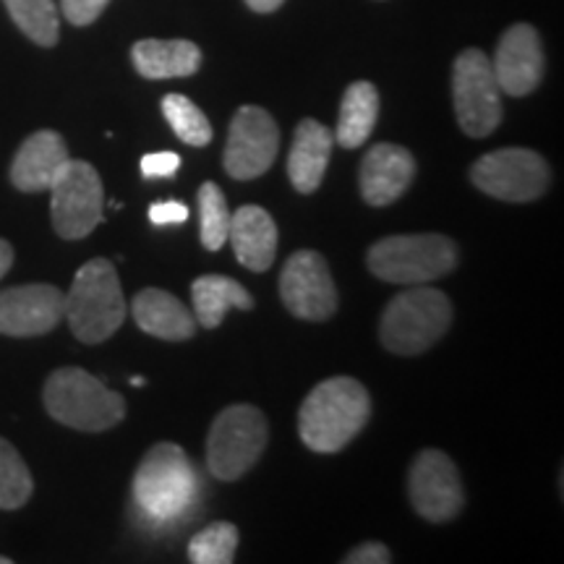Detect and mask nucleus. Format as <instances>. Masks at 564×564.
<instances>
[{"label":"nucleus","instance_id":"f257e3e1","mask_svg":"<svg viewBox=\"0 0 564 564\" xmlns=\"http://www.w3.org/2000/svg\"><path fill=\"white\" fill-rule=\"evenodd\" d=\"M371 398L358 379L335 377L316 384L299 411V436L312 453L345 449L369 423Z\"/></svg>","mask_w":564,"mask_h":564},{"label":"nucleus","instance_id":"f03ea898","mask_svg":"<svg viewBox=\"0 0 564 564\" xmlns=\"http://www.w3.org/2000/svg\"><path fill=\"white\" fill-rule=\"evenodd\" d=\"M199 478L183 447L173 442L154 444L133 476V505L152 525H171L192 510Z\"/></svg>","mask_w":564,"mask_h":564},{"label":"nucleus","instance_id":"7ed1b4c3","mask_svg":"<svg viewBox=\"0 0 564 564\" xmlns=\"http://www.w3.org/2000/svg\"><path fill=\"white\" fill-rule=\"evenodd\" d=\"M63 319L84 345H100L121 329L126 322V299L110 259L100 257L82 264L70 282Z\"/></svg>","mask_w":564,"mask_h":564},{"label":"nucleus","instance_id":"20e7f679","mask_svg":"<svg viewBox=\"0 0 564 564\" xmlns=\"http://www.w3.org/2000/svg\"><path fill=\"white\" fill-rule=\"evenodd\" d=\"M42 400L55 421L76 432H108L126 419L121 394L76 366L53 371L42 390Z\"/></svg>","mask_w":564,"mask_h":564},{"label":"nucleus","instance_id":"39448f33","mask_svg":"<svg viewBox=\"0 0 564 564\" xmlns=\"http://www.w3.org/2000/svg\"><path fill=\"white\" fill-rule=\"evenodd\" d=\"M453 324V303L436 288L411 285L387 303L379 340L394 356H419L440 343Z\"/></svg>","mask_w":564,"mask_h":564},{"label":"nucleus","instance_id":"423d86ee","mask_svg":"<svg viewBox=\"0 0 564 564\" xmlns=\"http://www.w3.org/2000/svg\"><path fill=\"white\" fill-rule=\"evenodd\" d=\"M373 278L394 285H421L440 280L457 267V246L440 232L390 236L377 241L366 253Z\"/></svg>","mask_w":564,"mask_h":564},{"label":"nucleus","instance_id":"0eeeda50","mask_svg":"<svg viewBox=\"0 0 564 564\" xmlns=\"http://www.w3.org/2000/svg\"><path fill=\"white\" fill-rule=\"evenodd\" d=\"M267 419L253 405H230L212 421L207 436V468L220 481L249 474L267 447Z\"/></svg>","mask_w":564,"mask_h":564},{"label":"nucleus","instance_id":"6e6552de","mask_svg":"<svg viewBox=\"0 0 564 564\" xmlns=\"http://www.w3.org/2000/svg\"><path fill=\"white\" fill-rule=\"evenodd\" d=\"M453 102L460 129L474 139L489 137L502 123V89L494 76L489 55L468 47L453 66Z\"/></svg>","mask_w":564,"mask_h":564},{"label":"nucleus","instance_id":"1a4fd4ad","mask_svg":"<svg viewBox=\"0 0 564 564\" xmlns=\"http://www.w3.org/2000/svg\"><path fill=\"white\" fill-rule=\"evenodd\" d=\"M47 192L53 228L63 241H82L102 223L105 188L89 162L70 158Z\"/></svg>","mask_w":564,"mask_h":564},{"label":"nucleus","instance_id":"9d476101","mask_svg":"<svg viewBox=\"0 0 564 564\" xmlns=\"http://www.w3.org/2000/svg\"><path fill=\"white\" fill-rule=\"evenodd\" d=\"M470 181L478 192L499 202H535L552 186V171L546 160L533 150H499L484 154L470 167Z\"/></svg>","mask_w":564,"mask_h":564},{"label":"nucleus","instance_id":"9b49d317","mask_svg":"<svg viewBox=\"0 0 564 564\" xmlns=\"http://www.w3.org/2000/svg\"><path fill=\"white\" fill-rule=\"evenodd\" d=\"M280 152V131L274 118L257 105H243L230 121L225 144V171L236 181H251L274 165Z\"/></svg>","mask_w":564,"mask_h":564},{"label":"nucleus","instance_id":"f8f14e48","mask_svg":"<svg viewBox=\"0 0 564 564\" xmlns=\"http://www.w3.org/2000/svg\"><path fill=\"white\" fill-rule=\"evenodd\" d=\"M413 510L429 523L455 520L465 507V489L457 465L440 449H423L411 465L408 478Z\"/></svg>","mask_w":564,"mask_h":564},{"label":"nucleus","instance_id":"ddd939ff","mask_svg":"<svg viewBox=\"0 0 564 564\" xmlns=\"http://www.w3.org/2000/svg\"><path fill=\"white\" fill-rule=\"evenodd\" d=\"M280 295L288 312L306 322H324L337 312V288L322 253L295 251L282 267Z\"/></svg>","mask_w":564,"mask_h":564},{"label":"nucleus","instance_id":"4468645a","mask_svg":"<svg viewBox=\"0 0 564 564\" xmlns=\"http://www.w3.org/2000/svg\"><path fill=\"white\" fill-rule=\"evenodd\" d=\"M66 316V293L47 282L0 293V335L37 337L53 333Z\"/></svg>","mask_w":564,"mask_h":564},{"label":"nucleus","instance_id":"2eb2a0df","mask_svg":"<svg viewBox=\"0 0 564 564\" xmlns=\"http://www.w3.org/2000/svg\"><path fill=\"white\" fill-rule=\"evenodd\" d=\"M494 76L502 95L525 97L544 79V45L531 24H512L499 40L494 55Z\"/></svg>","mask_w":564,"mask_h":564},{"label":"nucleus","instance_id":"dca6fc26","mask_svg":"<svg viewBox=\"0 0 564 564\" xmlns=\"http://www.w3.org/2000/svg\"><path fill=\"white\" fill-rule=\"evenodd\" d=\"M415 178V160L405 147L373 144L361 162V196L371 207H387L408 192Z\"/></svg>","mask_w":564,"mask_h":564},{"label":"nucleus","instance_id":"f3484780","mask_svg":"<svg viewBox=\"0 0 564 564\" xmlns=\"http://www.w3.org/2000/svg\"><path fill=\"white\" fill-rule=\"evenodd\" d=\"M68 160V147L58 131H34L11 162V183L24 194L47 192Z\"/></svg>","mask_w":564,"mask_h":564},{"label":"nucleus","instance_id":"a211bd4d","mask_svg":"<svg viewBox=\"0 0 564 564\" xmlns=\"http://www.w3.org/2000/svg\"><path fill=\"white\" fill-rule=\"evenodd\" d=\"M228 243L246 270L267 272L278 257V225L267 209L246 204L230 215Z\"/></svg>","mask_w":564,"mask_h":564},{"label":"nucleus","instance_id":"6ab92c4d","mask_svg":"<svg viewBox=\"0 0 564 564\" xmlns=\"http://www.w3.org/2000/svg\"><path fill=\"white\" fill-rule=\"evenodd\" d=\"M335 133L327 126L303 118L295 126L291 158H288V175H291L293 188L299 194H314L322 186L324 173H327L329 154H333Z\"/></svg>","mask_w":564,"mask_h":564},{"label":"nucleus","instance_id":"aec40b11","mask_svg":"<svg viewBox=\"0 0 564 564\" xmlns=\"http://www.w3.org/2000/svg\"><path fill=\"white\" fill-rule=\"evenodd\" d=\"M131 314L139 327L158 340L181 343L192 340L196 333V316L192 308L160 288L141 291L131 303Z\"/></svg>","mask_w":564,"mask_h":564},{"label":"nucleus","instance_id":"412c9836","mask_svg":"<svg viewBox=\"0 0 564 564\" xmlns=\"http://www.w3.org/2000/svg\"><path fill=\"white\" fill-rule=\"evenodd\" d=\"M131 61L144 79H183L199 70L202 51L192 40H139Z\"/></svg>","mask_w":564,"mask_h":564},{"label":"nucleus","instance_id":"4be33fe9","mask_svg":"<svg viewBox=\"0 0 564 564\" xmlns=\"http://www.w3.org/2000/svg\"><path fill=\"white\" fill-rule=\"evenodd\" d=\"M192 303H194L196 324H202V327L207 329H215L220 327L225 314H228L230 308L251 312L253 295L246 291L241 282L225 278V274H204V278L194 280Z\"/></svg>","mask_w":564,"mask_h":564},{"label":"nucleus","instance_id":"5701e85b","mask_svg":"<svg viewBox=\"0 0 564 564\" xmlns=\"http://www.w3.org/2000/svg\"><path fill=\"white\" fill-rule=\"evenodd\" d=\"M379 118V89L371 82H356L345 89L335 141L345 150H358L371 137Z\"/></svg>","mask_w":564,"mask_h":564},{"label":"nucleus","instance_id":"b1692460","mask_svg":"<svg viewBox=\"0 0 564 564\" xmlns=\"http://www.w3.org/2000/svg\"><path fill=\"white\" fill-rule=\"evenodd\" d=\"M13 24L40 47H53L61 37V19L53 0H3Z\"/></svg>","mask_w":564,"mask_h":564},{"label":"nucleus","instance_id":"393cba45","mask_svg":"<svg viewBox=\"0 0 564 564\" xmlns=\"http://www.w3.org/2000/svg\"><path fill=\"white\" fill-rule=\"evenodd\" d=\"M34 481L11 442L0 436V510H19L32 499Z\"/></svg>","mask_w":564,"mask_h":564},{"label":"nucleus","instance_id":"a878e982","mask_svg":"<svg viewBox=\"0 0 564 564\" xmlns=\"http://www.w3.org/2000/svg\"><path fill=\"white\" fill-rule=\"evenodd\" d=\"M162 116L171 123L183 144L188 147H207L212 141V126L207 116L199 110V105H194L186 95H165L162 100Z\"/></svg>","mask_w":564,"mask_h":564},{"label":"nucleus","instance_id":"bb28decb","mask_svg":"<svg viewBox=\"0 0 564 564\" xmlns=\"http://www.w3.org/2000/svg\"><path fill=\"white\" fill-rule=\"evenodd\" d=\"M199 217H202V243L207 251H220L228 243V228H230V209L225 202V194L220 192L217 183H202L199 188Z\"/></svg>","mask_w":564,"mask_h":564},{"label":"nucleus","instance_id":"cd10ccee","mask_svg":"<svg viewBox=\"0 0 564 564\" xmlns=\"http://www.w3.org/2000/svg\"><path fill=\"white\" fill-rule=\"evenodd\" d=\"M238 528L232 523H212L188 544V560L194 564H230L236 560Z\"/></svg>","mask_w":564,"mask_h":564},{"label":"nucleus","instance_id":"c85d7f7f","mask_svg":"<svg viewBox=\"0 0 564 564\" xmlns=\"http://www.w3.org/2000/svg\"><path fill=\"white\" fill-rule=\"evenodd\" d=\"M110 0H61V11L74 26H89L102 17Z\"/></svg>","mask_w":564,"mask_h":564},{"label":"nucleus","instance_id":"c756f323","mask_svg":"<svg viewBox=\"0 0 564 564\" xmlns=\"http://www.w3.org/2000/svg\"><path fill=\"white\" fill-rule=\"evenodd\" d=\"M181 158L175 152H154L141 158V175L144 178H167V175L178 173Z\"/></svg>","mask_w":564,"mask_h":564},{"label":"nucleus","instance_id":"7c9ffc66","mask_svg":"<svg viewBox=\"0 0 564 564\" xmlns=\"http://www.w3.org/2000/svg\"><path fill=\"white\" fill-rule=\"evenodd\" d=\"M343 562H348V564H390L392 554H390V549H387L384 544H379V541H366V544L356 546L352 552L345 554Z\"/></svg>","mask_w":564,"mask_h":564},{"label":"nucleus","instance_id":"2f4dec72","mask_svg":"<svg viewBox=\"0 0 564 564\" xmlns=\"http://www.w3.org/2000/svg\"><path fill=\"white\" fill-rule=\"evenodd\" d=\"M152 225H183L188 220V207L178 202H160L150 207Z\"/></svg>","mask_w":564,"mask_h":564},{"label":"nucleus","instance_id":"473e14b6","mask_svg":"<svg viewBox=\"0 0 564 564\" xmlns=\"http://www.w3.org/2000/svg\"><path fill=\"white\" fill-rule=\"evenodd\" d=\"M11 264H13V249H11V243L0 238V280L6 278V272L11 270Z\"/></svg>","mask_w":564,"mask_h":564},{"label":"nucleus","instance_id":"72a5a7b5","mask_svg":"<svg viewBox=\"0 0 564 564\" xmlns=\"http://www.w3.org/2000/svg\"><path fill=\"white\" fill-rule=\"evenodd\" d=\"M282 3H285V0H246V6L257 13H272L278 11Z\"/></svg>","mask_w":564,"mask_h":564},{"label":"nucleus","instance_id":"f704fd0d","mask_svg":"<svg viewBox=\"0 0 564 564\" xmlns=\"http://www.w3.org/2000/svg\"><path fill=\"white\" fill-rule=\"evenodd\" d=\"M131 384H133V387H141V384H144V379H141V377H133V379H131Z\"/></svg>","mask_w":564,"mask_h":564},{"label":"nucleus","instance_id":"c9c22d12","mask_svg":"<svg viewBox=\"0 0 564 564\" xmlns=\"http://www.w3.org/2000/svg\"><path fill=\"white\" fill-rule=\"evenodd\" d=\"M0 564H11L9 556H0Z\"/></svg>","mask_w":564,"mask_h":564}]
</instances>
